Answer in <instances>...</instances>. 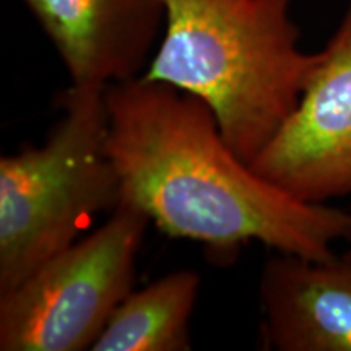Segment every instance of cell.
Segmentation results:
<instances>
[{
	"label": "cell",
	"instance_id": "6da1fadb",
	"mask_svg": "<svg viewBox=\"0 0 351 351\" xmlns=\"http://www.w3.org/2000/svg\"><path fill=\"white\" fill-rule=\"evenodd\" d=\"M108 153L122 199L166 234L218 257L249 241L306 258L351 241V212L309 204L258 176L231 150L207 101L142 75L106 88Z\"/></svg>",
	"mask_w": 351,
	"mask_h": 351
},
{
	"label": "cell",
	"instance_id": "7a4b0ae2",
	"mask_svg": "<svg viewBox=\"0 0 351 351\" xmlns=\"http://www.w3.org/2000/svg\"><path fill=\"white\" fill-rule=\"evenodd\" d=\"M163 38L145 70L207 101L223 137L251 161L300 103L317 52L300 47L291 0H165Z\"/></svg>",
	"mask_w": 351,
	"mask_h": 351
},
{
	"label": "cell",
	"instance_id": "3957f363",
	"mask_svg": "<svg viewBox=\"0 0 351 351\" xmlns=\"http://www.w3.org/2000/svg\"><path fill=\"white\" fill-rule=\"evenodd\" d=\"M46 142L0 158V293L75 243L122 199L108 153L106 88L70 85Z\"/></svg>",
	"mask_w": 351,
	"mask_h": 351
},
{
	"label": "cell",
	"instance_id": "277c9868",
	"mask_svg": "<svg viewBox=\"0 0 351 351\" xmlns=\"http://www.w3.org/2000/svg\"><path fill=\"white\" fill-rule=\"evenodd\" d=\"M152 219L121 200L103 226L0 293V350L93 348L134 287L137 257Z\"/></svg>",
	"mask_w": 351,
	"mask_h": 351
},
{
	"label": "cell",
	"instance_id": "5b68a950",
	"mask_svg": "<svg viewBox=\"0 0 351 351\" xmlns=\"http://www.w3.org/2000/svg\"><path fill=\"white\" fill-rule=\"evenodd\" d=\"M251 168L309 204L351 195V0L295 111Z\"/></svg>",
	"mask_w": 351,
	"mask_h": 351
},
{
	"label": "cell",
	"instance_id": "8992f818",
	"mask_svg": "<svg viewBox=\"0 0 351 351\" xmlns=\"http://www.w3.org/2000/svg\"><path fill=\"white\" fill-rule=\"evenodd\" d=\"M72 85L108 88L143 75L165 29V0H23Z\"/></svg>",
	"mask_w": 351,
	"mask_h": 351
},
{
	"label": "cell",
	"instance_id": "52a82bcc",
	"mask_svg": "<svg viewBox=\"0 0 351 351\" xmlns=\"http://www.w3.org/2000/svg\"><path fill=\"white\" fill-rule=\"evenodd\" d=\"M258 291L265 350L351 351V249L319 261L276 252Z\"/></svg>",
	"mask_w": 351,
	"mask_h": 351
},
{
	"label": "cell",
	"instance_id": "ba28073f",
	"mask_svg": "<svg viewBox=\"0 0 351 351\" xmlns=\"http://www.w3.org/2000/svg\"><path fill=\"white\" fill-rule=\"evenodd\" d=\"M200 288L192 270L168 274L117 306L93 351H189L191 317Z\"/></svg>",
	"mask_w": 351,
	"mask_h": 351
}]
</instances>
